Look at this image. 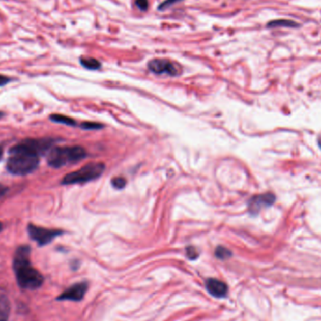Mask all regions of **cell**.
Masks as SVG:
<instances>
[{
    "label": "cell",
    "instance_id": "obj_5",
    "mask_svg": "<svg viewBox=\"0 0 321 321\" xmlns=\"http://www.w3.org/2000/svg\"><path fill=\"white\" fill-rule=\"evenodd\" d=\"M148 68L155 74L178 76L182 74V68L179 63L166 59H154L148 63Z\"/></svg>",
    "mask_w": 321,
    "mask_h": 321
},
{
    "label": "cell",
    "instance_id": "obj_21",
    "mask_svg": "<svg viewBox=\"0 0 321 321\" xmlns=\"http://www.w3.org/2000/svg\"><path fill=\"white\" fill-rule=\"evenodd\" d=\"M7 192H8V188L6 186H4L3 184L0 183V199L6 194Z\"/></svg>",
    "mask_w": 321,
    "mask_h": 321
},
{
    "label": "cell",
    "instance_id": "obj_24",
    "mask_svg": "<svg viewBox=\"0 0 321 321\" xmlns=\"http://www.w3.org/2000/svg\"><path fill=\"white\" fill-rule=\"evenodd\" d=\"M2 227H3V226H2V224L0 223V231L2 230Z\"/></svg>",
    "mask_w": 321,
    "mask_h": 321
},
{
    "label": "cell",
    "instance_id": "obj_19",
    "mask_svg": "<svg viewBox=\"0 0 321 321\" xmlns=\"http://www.w3.org/2000/svg\"><path fill=\"white\" fill-rule=\"evenodd\" d=\"M135 5L141 12H145L149 9V0H135Z\"/></svg>",
    "mask_w": 321,
    "mask_h": 321
},
{
    "label": "cell",
    "instance_id": "obj_23",
    "mask_svg": "<svg viewBox=\"0 0 321 321\" xmlns=\"http://www.w3.org/2000/svg\"><path fill=\"white\" fill-rule=\"evenodd\" d=\"M318 145H319V147H320L321 149V135L320 136H319V138H318Z\"/></svg>",
    "mask_w": 321,
    "mask_h": 321
},
{
    "label": "cell",
    "instance_id": "obj_22",
    "mask_svg": "<svg viewBox=\"0 0 321 321\" xmlns=\"http://www.w3.org/2000/svg\"><path fill=\"white\" fill-rule=\"evenodd\" d=\"M3 157V149L0 147V160Z\"/></svg>",
    "mask_w": 321,
    "mask_h": 321
},
{
    "label": "cell",
    "instance_id": "obj_25",
    "mask_svg": "<svg viewBox=\"0 0 321 321\" xmlns=\"http://www.w3.org/2000/svg\"><path fill=\"white\" fill-rule=\"evenodd\" d=\"M2 115H3V113H1V112H0V118H2Z\"/></svg>",
    "mask_w": 321,
    "mask_h": 321
},
{
    "label": "cell",
    "instance_id": "obj_7",
    "mask_svg": "<svg viewBox=\"0 0 321 321\" xmlns=\"http://www.w3.org/2000/svg\"><path fill=\"white\" fill-rule=\"evenodd\" d=\"M274 201H275V195L272 193L255 195L249 200V212L253 215L258 214L263 209L272 206Z\"/></svg>",
    "mask_w": 321,
    "mask_h": 321
},
{
    "label": "cell",
    "instance_id": "obj_2",
    "mask_svg": "<svg viewBox=\"0 0 321 321\" xmlns=\"http://www.w3.org/2000/svg\"><path fill=\"white\" fill-rule=\"evenodd\" d=\"M13 270L21 288L34 290L43 285V275L31 266L30 246H20L16 250L13 258Z\"/></svg>",
    "mask_w": 321,
    "mask_h": 321
},
{
    "label": "cell",
    "instance_id": "obj_20",
    "mask_svg": "<svg viewBox=\"0 0 321 321\" xmlns=\"http://www.w3.org/2000/svg\"><path fill=\"white\" fill-rule=\"evenodd\" d=\"M12 78H10V77H8V76L0 74V86H3V85L9 84L10 82H12Z\"/></svg>",
    "mask_w": 321,
    "mask_h": 321
},
{
    "label": "cell",
    "instance_id": "obj_12",
    "mask_svg": "<svg viewBox=\"0 0 321 321\" xmlns=\"http://www.w3.org/2000/svg\"><path fill=\"white\" fill-rule=\"evenodd\" d=\"M277 26H285V27H298L300 24L297 22L292 21V20H285V19H279V20H273L270 23L267 24V27L273 28Z\"/></svg>",
    "mask_w": 321,
    "mask_h": 321
},
{
    "label": "cell",
    "instance_id": "obj_14",
    "mask_svg": "<svg viewBox=\"0 0 321 321\" xmlns=\"http://www.w3.org/2000/svg\"><path fill=\"white\" fill-rule=\"evenodd\" d=\"M231 255H232V253L230 250L225 248L224 246H218L215 250V256L219 259L224 260V259L229 258Z\"/></svg>",
    "mask_w": 321,
    "mask_h": 321
},
{
    "label": "cell",
    "instance_id": "obj_1",
    "mask_svg": "<svg viewBox=\"0 0 321 321\" xmlns=\"http://www.w3.org/2000/svg\"><path fill=\"white\" fill-rule=\"evenodd\" d=\"M55 140L25 139L10 150V157L7 162V169L13 175L25 176L37 169L40 164V156L48 153Z\"/></svg>",
    "mask_w": 321,
    "mask_h": 321
},
{
    "label": "cell",
    "instance_id": "obj_17",
    "mask_svg": "<svg viewBox=\"0 0 321 321\" xmlns=\"http://www.w3.org/2000/svg\"><path fill=\"white\" fill-rule=\"evenodd\" d=\"M182 1H183V0H164V2H162L158 6V10L159 11H164V10H166L167 8H169L172 5L179 3V2H182Z\"/></svg>",
    "mask_w": 321,
    "mask_h": 321
},
{
    "label": "cell",
    "instance_id": "obj_4",
    "mask_svg": "<svg viewBox=\"0 0 321 321\" xmlns=\"http://www.w3.org/2000/svg\"><path fill=\"white\" fill-rule=\"evenodd\" d=\"M105 170V165L103 163H91L85 164L82 168L72 173L67 174L61 181L64 185L81 184L94 181L103 175Z\"/></svg>",
    "mask_w": 321,
    "mask_h": 321
},
{
    "label": "cell",
    "instance_id": "obj_10",
    "mask_svg": "<svg viewBox=\"0 0 321 321\" xmlns=\"http://www.w3.org/2000/svg\"><path fill=\"white\" fill-rule=\"evenodd\" d=\"M11 312V303L4 294H0V321H8Z\"/></svg>",
    "mask_w": 321,
    "mask_h": 321
},
{
    "label": "cell",
    "instance_id": "obj_8",
    "mask_svg": "<svg viewBox=\"0 0 321 321\" xmlns=\"http://www.w3.org/2000/svg\"><path fill=\"white\" fill-rule=\"evenodd\" d=\"M86 290H87V284L85 282L74 284L64 291L61 296H59L57 301L80 302L85 297Z\"/></svg>",
    "mask_w": 321,
    "mask_h": 321
},
{
    "label": "cell",
    "instance_id": "obj_9",
    "mask_svg": "<svg viewBox=\"0 0 321 321\" xmlns=\"http://www.w3.org/2000/svg\"><path fill=\"white\" fill-rule=\"evenodd\" d=\"M206 288L212 296L218 299L225 297L228 292L227 285L218 279H208L206 281Z\"/></svg>",
    "mask_w": 321,
    "mask_h": 321
},
{
    "label": "cell",
    "instance_id": "obj_11",
    "mask_svg": "<svg viewBox=\"0 0 321 321\" xmlns=\"http://www.w3.org/2000/svg\"><path fill=\"white\" fill-rule=\"evenodd\" d=\"M80 63L81 65L87 69V70H99L102 64L100 61H97L94 57H90V56H82L80 57Z\"/></svg>",
    "mask_w": 321,
    "mask_h": 321
},
{
    "label": "cell",
    "instance_id": "obj_16",
    "mask_svg": "<svg viewBox=\"0 0 321 321\" xmlns=\"http://www.w3.org/2000/svg\"><path fill=\"white\" fill-rule=\"evenodd\" d=\"M81 128H83L85 130H99V129L103 128V125L101 123H98V122H85L81 124Z\"/></svg>",
    "mask_w": 321,
    "mask_h": 321
},
{
    "label": "cell",
    "instance_id": "obj_3",
    "mask_svg": "<svg viewBox=\"0 0 321 321\" xmlns=\"http://www.w3.org/2000/svg\"><path fill=\"white\" fill-rule=\"evenodd\" d=\"M85 157L86 152L80 145L55 147L47 153V163L54 168H61L67 164H76Z\"/></svg>",
    "mask_w": 321,
    "mask_h": 321
},
{
    "label": "cell",
    "instance_id": "obj_13",
    "mask_svg": "<svg viewBox=\"0 0 321 321\" xmlns=\"http://www.w3.org/2000/svg\"><path fill=\"white\" fill-rule=\"evenodd\" d=\"M50 120L52 122L61 123V124H65V125H68V126H75L76 125V122L73 120L72 118H69L67 115L54 114V115H50Z\"/></svg>",
    "mask_w": 321,
    "mask_h": 321
},
{
    "label": "cell",
    "instance_id": "obj_6",
    "mask_svg": "<svg viewBox=\"0 0 321 321\" xmlns=\"http://www.w3.org/2000/svg\"><path fill=\"white\" fill-rule=\"evenodd\" d=\"M27 232L31 240L36 242L40 246H44L52 243L56 237L61 236L63 233V231L59 229H49L32 224L27 225Z\"/></svg>",
    "mask_w": 321,
    "mask_h": 321
},
{
    "label": "cell",
    "instance_id": "obj_18",
    "mask_svg": "<svg viewBox=\"0 0 321 321\" xmlns=\"http://www.w3.org/2000/svg\"><path fill=\"white\" fill-rule=\"evenodd\" d=\"M186 255H187L189 259L195 260L199 255H198V252L196 249L193 246H189L188 248L186 249Z\"/></svg>",
    "mask_w": 321,
    "mask_h": 321
},
{
    "label": "cell",
    "instance_id": "obj_15",
    "mask_svg": "<svg viewBox=\"0 0 321 321\" xmlns=\"http://www.w3.org/2000/svg\"><path fill=\"white\" fill-rule=\"evenodd\" d=\"M111 183H112V186H113L114 188L121 190V189H123L126 186L127 181H126V179L123 178V177H115L114 179H112Z\"/></svg>",
    "mask_w": 321,
    "mask_h": 321
}]
</instances>
